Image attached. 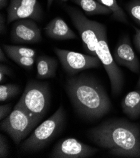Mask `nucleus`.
Listing matches in <instances>:
<instances>
[{"mask_svg":"<svg viewBox=\"0 0 140 158\" xmlns=\"http://www.w3.org/2000/svg\"><path fill=\"white\" fill-rule=\"evenodd\" d=\"M8 56L20 66L26 69L32 68L35 62L36 61L35 57H24L13 54L9 55Z\"/></svg>","mask_w":140,"mask_h":158,"instance_id":"nucleus-21","label":"nucleus"},{"mask_svg":"<svg viewBox=\"0 0 140 158\" xmlns=\"http://www.w3.org/2000/svg\"><path fill=\"white\" fill-rule=\"evenodd\" d=\"M14 43L36 44L42 40L41 30L32 19H21L15 21L11 31Z\"/></svg>","mask_w":140,"mask_h":158,"instance_id":"nucleus-11","label":"nucleus"},{"mask_svg":"<svg viewBox=\"0 0 140 158\" xmlns=\"http://www.w3.org/2000/svg\"><path fill=\"white\" fill-rule=\"evenodd\" d=\"M3 48L8 56L13 54L30 57H35L36 56L35 50L31 48H27V47H25L18 45H3Z\"/></svg>","mask_w":140,"mask_h":158,"instance_id":"nucleus-18","label":"nucleus"},{"mask_svg":"<svg viewBox=\"0 0 140 158\" xmlns=\"http://www.w3.org/2000/svg\"><path fill=\"white\" fill-rule=\"evenodd\" d=\"M76 5H79L87 15H108L112 11L102 5L97 0H72Z\"/></svg>","mask_w":140,"mask_h":158,"instance_id":"nucleus-16","label":"nucleus"},{"mask_svg":"<svg viewBox=\"0 0 140 158\" xmlns=\"http://www.w3.org/2000/svg\"><path fill=\"white\" fill-rule=\"evenodd\" d=\"M7 14L8 23L26 19L40 22L43 17V11L38 0H10Z\"/></svg>","mask_w":140,"mask_h":158,"instance_id":"nucleus-10","label":"nucleus"},{"mask_svg":"<svg viewBox=\"0 0 140 158\" xmlns=\"http://www.w3.org/2000/svg\"><path fill=\"white\" fill-rule=\"evenodd\" d=\"M118 65L124 66L134 73H139L140 63L128 36L123 37L117 44L112 54Z\"/></svg>","mask_w":140,"mask_h":158,"instance_id":"nucleus-12","label":"nucleus"},{"mask_svg":"<svg viewBox=\"0 0 140 158\" xmlns=\"http://www.w3.org/2000/svg\"><path fill=\"white\" fill-rule=\"evenodd\" d=\"M11 73V69L8 66L2 64L0 65V82L2 83L6 76H10Z\"/></svg>","mask_w":140,"mask_h":158,"instance_id":"nucleus-24","label":"nucleus"},{"mask_svg":"<svg viewBox=\"0 0 140 158\" xmlns=\"http://www.w3.org/2000/svg\"><path fill=\"white\" fill-rule=\"evenodd\" d=\"M98 149L87 145L74 138L59 140L52 149L50 157L54 158H87L94 156Z\"/></svg>","mask_w":140,"mask_h":158,"instance_id":"nucleus-9","label":"nucleus"},{"mask_svg":"<svg viewBox=\"0 0 140 158\" xmlns=\"http://www.w3.org/2000/svg\"><path fill=\"white\" fill-rule=\"evenodd\" d=\"M60 1H62V2H66L68 1V0H60Z\"/></svg>","mask_w":140,"mask_h":158,"instance_id":"nucleus-31","label":"nucleus"},{"mask_svg":"<svg viewBox=\"0 0 140 158\" xmlns=\"http://www.w3.org/2000/svg\"><path fill=\"white\" fill-rule=\"evenodd\" d=\"M53 2H54V0H47V9L48 10L50 9Z\"/></svg>","mask_w":140,"mask_h":158,"instance_id":"nucleus-29","label":"nucleus"},{"mask_svg":"<svg viewBox=\"0 0 140 158\" xmlns=\"http://www.w3.org/2000/svg\"><path fill=\"white\" fill-rule=\"evenodd\" d=\"M89 138L111 154L140 158V125L124 118L105 120L88 131Z\"/></svg>","mask_w":140,"mask_h":158,"instance_id":"nucleus-1","label":"nucleus"},{"mask_svg":"<svg viewBox=\"0 0 140 158\" xmlns=\"http://www.w3.org/2000/svg\"><path fill=\"white\" fill-rule=\"evenodd\" d=\"M0 61L2 62H7L8 60L6 59V57L3 51V50L1 49H0Z\"/></svg>","mask_w":140,"mask_h":158,"instance_id":"nucleus-27","label":"nucleus"},{"mask_svg":"<svg viewBox=\"0 0 140 158\" xmlns=\"http://www.w3.org/2000/svg\"><path fill=\"white\" fill-rule=\"evenodd\" d=\"M8 3V0H0V8L1 9L5 8Z\"/></svg>","mask_w":140,"mask_h":158,"instance_id":"nucleus-28","label":"nucleus"},{"mask_svg":"<svg viewBox=\"0 0 140 158\" xmlns=\"http://www.w3.org/2000/svg\"><path fill=\"white\" fill-rule=\"evenodd\" d=\"M44 31L49 38L54 40H64L77 38L74 31L60 17H56L52 20L45 26Z\"/></svg>","mask_w":140,"mask_h":158,"instance_id":"nucleus-13","label":"nucleus"},{"mask_svg":"<svg viewBox=\"0 0 140 158\" xmlns=\"http://www.w3.org/2000/svg\"><path fill=\"white\" fill-rule=\"evenodd\" d=\"M123 113L131 120L140 117V89L128 93L121 102Z\"/></svg>","mask_w":140,"mask_h":158,"instance_id":"nucleus-14","label":"nucleus"},{"mask_svg":"<svg viewBox=\"0 0 140 158\" xmlns=\"http://www.w3.org/2000/svg\"><path fill=\"white\" fill-rule=\"evenodd\" d=\"M5 31V19L2 15L0 16V32L2 34Z\"/></svg>","mask_w":140,"mask_h":158,"instance_id":"nucleus-26","label":"nucleus"},{"mask_svg":"<svg viewBox=\"0 0 140 158\" xmlns=\"http://www.w3.org/2000/svg\"><path fill=\"white\" fill-rule=\"evenodd\" d=\"M40 120L34 118L24 109L15 105L13 111L2 120L1 129L7 133L16 144L25 139Z\"/></svg>","mask_w":140,"mask_h":158,"instance_id":"nucleus-6","label":"nucleus"},{"mask_svg":"<svg viewBox=\"0 0 140 158\" xmlns=\"http://www.w3.org/2000/svg\"><path fill=\"white\" fill-rule=\"evenodd\" d=\"M112 11L113 17L118 22L124 24H129L127 17L123 9L118 3L117 0H97Z\"/></svg>","mask_w":140,"mask_h":158,"instance_id":"nucleus-17","label":"nucleus"},{"mask_svg":"<svg viewBox=\"0 0 140 158\" xmlns=\"http://www.w3.org/2000/svg\"><path fill=\"white\" fill-rule=\"evenodd\" d=\"M20 93V86L15 84H6L0 86V101L2 102L14 97Z\"/></svg>","mask_w":140,"mask_h":158,"instance_id":"nucleus-19","label":"nucleus"},{"mask_svg":"<svg viewBox=\"0 0 140 158\" xmlns=\"http://www.w3.org/2000/svg\"><path fill=\"white\" fill-rule=\"evenodd\" d=\"M37 77L45 80L55 77L58 61L47 56H40L37 59Z\"/></svg>","mask_w":140,"mask_h":158,"instance_id":"nucleus-15","label":"nucleus"},{"mask_svg":"<svg viewBox=\"0 0 140 158\" xmlns=\"http://www.w3.org/2000/svg\"><path fill=\"white\" fill-rule=\"evenodd\" d=\"M11 104H6L0 106V120H3L7 117L11 113Z\"/></svg>","mask_w":140,"mask_h":158,"instance_id":"nucleus-23","label":"nucleus"},{"mask_svg":"<svg viewBox=\"0 0 140 158\" xmlns=\"http://www.w3.org/2000/svg\"><path fill=\"white\" fill-rule=\"evenodd\" d=\"M135 30V34L133 37V42L136 50L140 52V29L133 27Z\"/></svg>","mask_w":140,"mask_h":158,"instance_id":"nucleus-25","label":"nucleus"},{"mask_svg":"<svg viewBox=\"0 0 140 158\" xmlns=\"http://www.w3.org/2000/svg\"><path fill=\"white\" fill-rule=\"evenodd\" d=\"M96 52L110 79L113 94L114 96L118 95L124 85V76L109 47L105 25L101 30Z\"/></svg>","mask_w":140,"mask_h":158,"instance_id":"nucleus-7","label":"nucleus"},{"mask_svg":"<svg viewBox=\"0 0 140 158\" xmlns=\"http://www.w3.org/2000/svg\"><path fill=\"white\" fill-rule=\"evenodd\" d=\"M66 11L82 39L83 48L89 55L96 56V45L101 30L104 25L88 19L78 9L67 6Z\"/></svg>","mask_w":140,"mask_h":158,"instance_id":"nucleus-5","label":"nucleus"},{"mask_svg":"<svg viewBox=\"0 0 140 158\" xmlns=\"http://www.w3.org/2000/svg\"><path fill=\"white\" fill-rule=\"evenodd\" d=\"M54 50L62 68L69 76H74L86 69L100 68L102 64L97 56H94L58 48H55Z\"/></svg>","mask_w":140,"mask_h":158,"instance_id":"nucleus-8","label":"nucleus"},{"mask_svg":"<svg viewBox=\"0 0 140 158\" xmlns=\"http://www.w3.org/2000/svg\"><path fill=\"white\" fill-rule=\"evenodd\" d=\"M9 155V146L6 138L0 135V157H7Z\"/></svg>","mask_w":140,"mask_h":158,"instance_id":"nucleus-22","label":"nucleus"},{"mask_svg":"<svg viewBox=\"0 0 140 158\" xmlns=\"http://www.w3.org/2000/svg\"><path fill=\"white\" fill-rule=\"evenodd\" d=\"M126 10L131 17L140 25V0H131L126 5Z\"/></svg>","mask_w":140,"mask_h":158,"instance_id":"nucleus-20","label":"nucleus"},{"mask_svg":"<svg viewBox=\"0 0 140 158\" xmlns=\"http://www.w3.org/2000/svg\"><path fill=\"white\" fill-rule=\"evenodd\" d=\"M137 87L139 89H140V76H139V78L138 80V84H137Z\"/></svg>","mask_w":140,"mask_h":158,"instance_id":"nucleus-30","label":"nucleus"},{"mask_svg":"<svg viewBox=\"0 0 140 158\" xmlns=\"http://www.w3.org/2000/svg\"><path fill=\"white\" fill-rule=\"evenodd\" d=\"M66 89L76 112L86 120H99L111 111L110 99L94 77L85 74L69 76Z\"/></svg>","mask_w":140,"mask_h":158,"instance_id":"nucleus-2","label":"nucleus"},{"mask_svg":"<svg viewBox=\"0 0 140 158\" xmlns=\"http://www.w3.org/2000/svg\"><path fill=\"white\" fill-rule=\"evenodd\" d=\"M66 122V112L60 106L48 119L42 122L22 144L26 152H36L43 149L62 131Z\"/></svg>","mask_w":140,"mask_h":158,"instance_id":"nucleus-3","label":"nucleus"},{"mask_svg":"<svg viewBox=\"0 0 140 158\" xmlns=\"http://www.w3.org/2000/svg\"><path fill=\"white\" fill-rule=\"evenodd\" d=\"M50 103L49 84L37 80L27 82L24 92L17 105L31 116L41 120L47 112Z\"/></svg>","mask_w":140,"mask_h":158,"instance_id":"nucleus-4","label":"nucleus"}]
</instances>
